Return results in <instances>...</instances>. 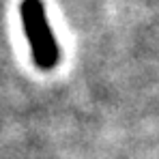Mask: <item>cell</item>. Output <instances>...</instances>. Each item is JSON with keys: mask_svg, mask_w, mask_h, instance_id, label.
Segmentation results:
<instances>
[{"mask_svg": "<svg viewBox=\"0 0 159 159\" xmlns=\"http://www.w3.org/2000/svg\"><path fill=\"white\" fill-rule=\"evenodd\" d=\"M22 28L30 45L32 62L39 69H52L58 62V43L48 22V13L41 0H24L20 7Z\"/></svg>", "mask_w": 159, "mask_h": 159, "instance_id": "cell-1", "label": "cell"}]
</instances>
